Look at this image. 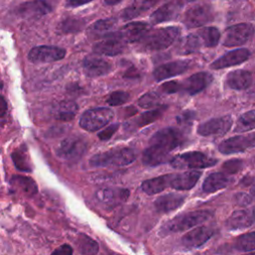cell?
I'll list each match as a JSON object with an SVG mask.
<instances>
[{
	"label": "cell",
	"mask_w": 255,
	"mask_h": 255,
	"mask_svg": "<svg viewBox=\"0 0 255 255\" xmlns=\"http://www.w3.org/2000/svg\"><path fill=\"white\" fill-rule=\"evenodd\" d=\"M118 128H119V124H113V125L109 126L108 128H106L105 129H103L102 131H100L98 133V136L102 140H107L115 134V132L118 130Z\"/></svg>",
	"instance_id": "7dc6e473"
},
{
	"label": "cell",
	"mask_w": 255,
	"mask_h": 255,
	"mask_svg": "<svg viewBox=\"0 0 255 255\" xmlns=\"http://www.w3.org/2000/svg\"><path fill=\"white\" fill-rule=\"evenodd\" d=\"M169 153L170 152H167L156 145L149 144V146L143 151L142 163L147 166L159 165L168 159Z\"/></svg>",
	"instance_id": "83f0119b"
},
{
	"label": "cell",
	"mask_w": 255,
	"mask_h": 255,
	"mask_svg": "<svg viewBox=\"0 0 255 255\" xmlns=\"http://www.w3.org/2000/svg\"><path fill=\"white\" fill-rule=\"evenodd\" d=\"M190 65L191 62L188 60H177L169 62L155 68V70L153 71V77L158 82L165 79H169L184 73L189 69Z\"/></svg>",
	"instance_id": "e0dca14e"
},
{
	"label": "cell",
	"mask_w": 255,
	"mask_h": 255,
	"mask_svg": "<svg viewBox=\"0 0 255 255\" xmlns=\"http://www.w3.org/2000/svg\"><path fill=\"white\" fill-rule=\"evenodd\" d=\"M73 253V248L68 245V244H64L62 246H60L58 249L53 251V254H58V255H70Z\"/></svg>",
	"instance_id": "c3c4849f"
},
{
	"label": "cell",
	"mask_w": 255,
	"mask_h": 255,
	"mask_svg": "<svg viewBox=\"0 0 255 255\" xmlns=\"http://www.w3.org/2000/svg\"><path fill=\"white\" fill-rule=\"evenodd\" d=\"M78 111V106L75 102L64 101L61 102L54 111V116L60 121H71L75 118Z\"/></svg>",
	"instance_id": "4dcf8cb0"
},
{
	"label": "cell",
	"mask_w": 255,
	"mask_h": 255,
	"mask_svg": "<svg viewBox=\"0 0 255 255\" xmlns=\"http://www.w3.org/2000/svg\"><path fill=\"white\" fill-rule=\"evenodd\" d=\"M126 49V42L119 37L117 32L104 35L102 41L93 46V51L99 55L117 56L122 54Z\"/></svg>",
	"instance_id": "7c38bea8"
},
{
	"label": "cell",
	"mask_w": 255,
	"mask_h": 255,
	"mask_svg": "<svg viewBox=\"0 0 255 255\" xmlns=\"http://www.w3.org/2000/svg\"><path fill=\"white\" fill-rule=\"evenodd\" d=\"M203 46L212 48L215 47L220 40V32L215 27H205L197 31Z\"/></svg>",
	"instance_id": "d6a6232c"
},
{
	"label": "cell",
	"mask_w": 255,
	"mask_h": 255,
	"mask_svg": "<svg viewBox=\"0 0 255 255\" xmlns=\"http://www.w3.org/2000/svg\"><path fill=\"white\" fill-rule=\"evenodd\" d=\"M230 182V178L227 174L222 172H213L210 173L202 184V189L206 193H212L219 189L225 188Z\"/></svg>",
	"instance_id": "f1b7e54d"
},
{
	"label": "cell",
	"mask_w": 255,
	"mask_h": 255,
	"mask_svg": "<svg viewBox=\"0 0 255 255\" xmlns=\"http://www.w3.org/2000/svg\"><path fill=\"white\" fill-rule=\"evenodd\" d=\"M217 163V159L201 151H189L173 156L169 164L174 168H205Z\"/></svg>",
	"instance_id": "5b68a950"
},
{
	"label": "cell",
	"mask_w": 255,
	"mask_h": 255,
	"mask_svg": "<svg viewBox=\"0 0 255 255\" xmlns=\"http://www.w3.org/2000/svg\"><path fill=\"white\" fill-rule=\"evenodd\" d=\"M254 128H255V110H251L242 114L238 118L235 124L234 131L245 132Z\"/></svg>",
	"instance_id": "d590c367"
},
{
	"label": "cell",
	"mask_w": 255,
	"mask_h": 255,
	"mask_svg": "<svg viewBox=\"0 0 255 255\" xmlns=\"http://www.w3.org/2000/svg\"><path fill=\"white\" fill-rule=\"evenodd\" d=\"M114 118V112L109 108H95L88 110L81 116L79 125L88 131H96L107 126Z\"/></svg>",
	"instance_id": "8992f818"
},
{
	"label": "cell",
	"mask_w": 255,
	"mask_h": 255,
	"mask_svg": "<svg viewBox=\"0 0 255 255\" xmlns=\"http://www.w3.org/2000/svg\"><path fill=\"white\" fill-rule=\"evenodd\" d=\"M255 147V131L246 135H236L221 141L218 150L223 154L244 152L248 148Z\"/></svg>",
	"instance_id": "30bf717a"
},
{
	"label": "cell",
	"mask_w": 255,
	"mask_h": 255,
	"mask_svg": "<svg viewBox=\"0 0 255 255\" xmlns=\"http://www.w3.org/2000/svg\"><path fill=\"white\" fill-rule=\"evenodd\" d=\"M201 176V172L198 170H187L181 173L171 174L170 187L176 190H188L191 189Z\"/></svg>",
	"instance_id": "cb8c5ba5"
},
{
	"label": "cell",
	"mask_w": 255,
	"mask_h": 255,
	"mask_svg": "<svg viewBox=\"0 0 255 255\" xmlns=\"http://www.w3.org/2000/svg\"><path fill=\"white\" fill-rule=\"evenodd\" d=\"M161 102L160 96L156 92H148L143 94L137 101L139 107L143 109H152L156 106H159Z\"/></svg>",
	"instance_id": "60d3db41"
},
{
	"label": "cell",
	"mask_w": 255,
	"mask_h": 255,
	"mask_svg": "<svg viewBox=\"0 0 255 255\" xmlns=\"http://www.w3.org/2000/svg\"><path fill=\"white\" fill-rule=\"evenodd\" d=\"M185 141V134L181 129L176 128H164L159 129L149 139L150 144L156 145L167 152L182 145Z\"/></svg>",
	"instance_id": "277c9868"
},
{
	"label": "cell",
	"mask_w": 255,
	"mask_h": 255,
	"mask_svg": "<svg viewBox=\"0 0 255 255\" xmlns=\"http://www.w3.org/2000/svg\"><path fill=\"white\" fill-rule=\"evenodd\" d=\"M166 109V107H162V108H155L151 111L145 112L143 114H141L138 118H136L134 125L137 128H141L144 127L150 123H153L154 121H156L163 113V111Z\"/></svg>",
	"instance_id": "74e56055"
},
{
	"label": "cell",
	"mask_w": 255,
	"mask_h": 255,
	"mask_svg": "<svg viewBox=\"0 0 255 255\" xmlns=\"http://www.w3.org/2000/svg\"><path fill=\"white\" fill-rule=\"evenodd\" d=\"M232 124L233 122L230 116L214 118L199 125L197 133L202 136H220L229 131Z\"/></svg>",
	"instance_id": "4fadbf2b"
},
{
	"label": "cell",
	"mask_w": 255,
	"mask_h": 255,
	"mask_svg": "<svg viewBox=\"0 0 255 255\" xmlns=\"http://www.w3.org/2000/svg\"><path fill=\"white\" fill-rule=\"evenodd\" d=\"M77 243L79 251L83 254H95L99 251L98 243L94 239L85 234H80Z\"/></svg>",
	"instance_id": "f35d334b"
},
{
	"label": "cell",
	"mask_w": 255,
	"mask_h": 255,
	"mask_svg": "<svg viewBox=\"0 0 255 255\" xmlns=\"http://www.w3.org/2000/svg\"><path fill=\"white\" fill-rule=\"evenodd\" d=\"M129 100V94L124 91L113 92L107 99V103L110 106H121L126 104Z\"/></svg>",
	"instance_id": "7bdbcfd3"
},
{
	"label": "cell",
	"mask_w": 255,
	"mask_h": 255,
	"mask_svg": "<svg viewBox=\"0 0 255 255\" xmlns=\"http://www.w3.org/2000/svg\"><path fill=\"white\" fill-rule=\"evenodd\" d=\"M160 88L166 94H174V93L181 91L182 86H181V83H179V82L170 81V82L164 83Z\"/></svg>",
	"instance_id": "bcb514c9"
},
{
	"label": "cell",
	"mask_w": 255,
	"mask_h": 255,
	"mask_svg": "<svg viewBox=\"0 0 255 255\" xmlns=\"http://www.w3.org/2000/svg\"><path fill=\"white\" fill-rule=\"evenodd\" d=\"M243 165H244L243 160H241L239 158H233V159L225 161L222 165V168L226 173L234 174V173H237L238 171H240L243 168Z\"/></svg>",
	"instance_id": "ee69618b"
},
{
	"label": "cell",
	"mask_w": 255,
	"mask_h": 255,
	"mask_svg": "<svg viewBox=\"0 0 255 255\" xmlns=\"http://www.w3.org/2000/svg\"><path fill=\"white\" fill-rule=\"evenodd\" d=\"M211 217V212L208 210H195L179 214L178 216L167 221L160 229V233L166 235L175 232L185 231L207 221Z\"/></svg>",
	"instance_id": "3957f363"
},
{
	"label": "cell",
	"mask_w": 255,
	"mask_h": 255,
	"mask_svg": "<svg viewBox=\"0 0 255 255\" xmlns=\"http://www.w3.org/2000/svg\"><path fill=\"white\" fill-rule=\"evenodd\" d=\"M172 1H175L177 2L178 4H180L181 6H183L185 3H189V2H193V1H196V0H172Z\"/></svg>",
	"instance_id": "11a10c76"
},
{
	"label": "cell",
	"mask_w": 255,
	"mask_h": 255,
	"mask_svg": "<svg viewBox=\"0 0 255 255\" xmlns=\"http://www.w3.org/2000/svg\"><path fill=\"white\" fill-rule=\"evenodd\" d=\"M249 57H250V52L248 49H245V48L235 49L230 52H227L226 54L222 55L221 57L213 61L210 64V68L213 70H219V69H224L231 66L239 65L247 61Z\"/></svg>",
	"instance_id": "2e32d148"
},
{
	"label": "cell",
	"mask_w": 255,
	"mask_h": 255,
	"mask_svg": "<svg viewBox=\"0 0 255 255\" xmlns=\"http://www.w3.org/2000/svg\"><path fill=\"white\" fill-rule=\"evenodd\" d=\"M84 25H85V21L83 19L73 17V18H67L63 20L59 28L63 33H75L82 30Z\"/></svg>",
	"instance_id": "ab89813d"
},
{
	"label": "cell",
	"mask_w": 255,
	"mask_h": 255,
	"mask_svg": "<svg viewBox=\"0 0 255 255\" xmlns=\"http://www.w3.org/2000/svg\"><path fill=\"white\" fill-rule=\"evenodd\" d=\"M117 20L115 18H108V19H101L97 22H95L92 26V31L95 34H103L107 33L108 31L112 30L114 26L116 25Z\"/></svg>",
	"instance_id": "b9f144b4"
},
{
	"label": "cell",
	"mask_w": 255,
	"mask_h": 255,
	"mask_svg": "<svg viewBox=\"0 0 255 255\" xmlns=\"http://www.w3.org/2000/svg\"><path fill=\"white\" fill-rule=\"evenodd\" d=\"M213 19V10L208 4H196L186 10L183 22L187 28L203 26Z\"/></svg>",
	"instance_id": "9c48e42d"
},
{
	"label": "cell",
	"mask_w": 255,
	"mask_h": 255,
	"mask_svg": "<svg viewBox=\"0 0 255 255\" xmlns=\"http://www.w3.org/2000/svg\"><path fill=\"white\" fill-rule=\"evenodd\" d=\"M225 83L232 90H245L252 83V74L246 70H235L226 76Z\"/></svg>",
	"instance_id": "4316f807"
},
{
	"label": "cell",
	"mask_w": 255,
	"mask_h": 255,
	"mask_svg": "<svg viewBox=\"0 0 255 255\" xmlns=\"http://www.w3.org/2000/svg\"><path fill=\"white\" fill-rule=\"evenodd\" d=\"M214 234V229L209 226H198L187 233H185L181 238V243L184 247L188 249L198 248L207 242L211 236Z\"/></svg>",
	"instance_id": "9a60e30c"
},
{
	"label": "cell",
	"mask_w": 255,
	"mask_h": 255,
	"mask_svg": "<svg viewBox=\"0 0 255 255\" xmlns=\"http://www.w3.org/2000/svg\"><path fill=\"white\" fill-rule=\"evenodd\" d=\"M234 246L241 252H250L255 250V231L248 232L237 237Z\"/></svg>",
	"instance_id": "8d00e7d4"
},
{
	"label": "cell",
	"mask_w": 255,
	"mask_h": 255,
	"mask_svg": "<svg viewBox=\"0 0 255 255\" xmlns=\"http://www.w3.org/2000/svg\"><path fill=\"white\" fill-rule=\"evenodd\" d=\"M252 211H253V214H254V217H255V207H254V209Z\"/></svg>",
	"instance_id": "6f0895ef"
},
{
	"label": "cell",
	"mask_w": 255,
	"mask_h": 255,
	"mask_svg": "<svg viewBox=\"0 0 255 255\" xmlns=\"http://www.w3.org/2000/svg\"><path fill=\"white\" fill-rule=\"evenodd\" d=\"M103 1H104V3L107 4V5H116V4L120 3V2L123 1V0H103Z\"/></svg>",
	"instance_id": "db71d44e"
},
{
	"label": "cell",
	"mask_w": 255,
	"mask_h": 255,
	"mask_svg": "<svg viewBox=\"0 0 255 255\" xmlns=\"http://www.w3.org/2000/svg\"><path fill=\"white\" fill-rule=\"evenodd\" d=\"M149 31V25L144 22H130L125 25L117 34L126 43L138 42Z\"/></svg>",
	"instance_id": "44dd1931"
},
{
	"label": "cell",
	"mask_w": 255,
	"mask_h": 255,
	"mask_svg": "<svg viewBox=\"0 0 255 255\" xmlns=\"http://www.w3.org/2000/svg\"><path fill=\"white\" fill-rule=\"evenodd\" d=\"M255 222L253 211L248 209H239L234 211L226 220L225 225L229 230L245 229L252 226Z\"/></svg>",
	"instance_id": "7402d4cb"
},
{
	"label": "cell",
	"mask_w": 255,
	"mask_h": 255,
	"mask_svg": "<svg viewBox=\"0 0 255 255\" xmlns=\"http://www.w3.org/2000/svg\"><path fill=\"white\" fill-rule=\"evenodd\" d=\"M180 34V29L175 26L149 30L139 41V46L145 51H159L172 45Z\"/></svg>",
	"instance_id": "6da1fadb"
},
{
	"label": "cell",
	"mask_w": 255,
	"mask_h": 255,
	"mask_svg": "<svg viewBox=\"0 0 255 255\" xmlns=\"http://www.w3.org/2000/svg\"><path fill=\"white\" fill-rule=\"evenodd\" d=\"M136 158L135 151L129 147L114 148L100 152L90 158V165L93 167L124 166L132 163Z\"/></svg>",
	"instance_id": "7a4b0ae2"
},
{
	"label": "cell",
	"mask_w": 255,
	"mask_h": 255,
	"mask_svg": "<svg viewBox=\"0 0 255 255\" xmlns=\"http://www.w3.org/2000/svg\"><path fill=\"white\" fill-rule=\"evenodd\" d=\"M12 159L15 164V166L26 172H30L32 170V165L28 156L27 147L25 144H22L20 147L15 149L12 153Z\"/></svg>",
	"instance_id": "1f68e13d"
},
{
	"label": "cell",
	"mask_w": 255,
	"mask_h": 255,
	"mask_svg": "<svg viewBox=\"0 0 255 255\" xmlns=\"http://www.w3.org/2000/svg\"><path fill=\"white\" fill-rule=\"evenodd\" d=\"M253 164H254V166H255V157H254V160H253Z\"/></svg>",
	"instance_id": "680465c9"
},
{
	"label": "cell",
	"mask_w": 255,
	"mask_h": 255,
	"mask_svg": "<svg viewBox=\"0 0 255 255\" xmlns=\"http://www.w3.org/2000/svg\"><path fill=\"white\" fill-rule=\"evenodd\" d=\"M185 196L178 193H168L159 196L154 201L155 209L160 213H167L178 208L184 202Z\"/></svg>",
	"instance_id": "484cf974"
},
{
	"label": "cell",
	"mask_w": 255,
	"mask_h": 255,
	"mask_svg": "<svg viewBox=\"0 0 255 255\" xmlns=\"http://www.w3.org/2000/svg\"><path fill=\"white\" fill-rule=\"evenodd\" d=\"M129 195V190L118 187H104L96 191L95 198L102 205L116 207L124 203Z\"/></svg>",
	"instance_id": "5bb4252c"
},
{
	"label": "cell",
	"mask_w": 255,
	"mask_h": 255,
	"mask_svg": "<svg viewBox=\"0 0 255 255\" xmlns=\"http://www.w3.org/2000/svg\"><path fill=\"white\" fill-rule=\"evenodd\" d=\"M87 141L78 135H73L65 138L56 148V154L59 158L74 162L80 159L86 152Z\"/></svg>",
	"instance_id": "52a82bcc"
},
{
	"label": "cell",
	"mask_w": 255,
	"mask_h": 255,
	"mask_svg": "<svg viewBox=\"0 0 255 255\" xmlns=\"http://www.w3.org/2000/svg\"><path fill=\"white\" fill-rule=\"evenodd\" d=\"M202 45H203L202 41L197 33L189 34L185 38H183V40L180 42L179 52L184 55L195 53L200 49Z\"/></svg>",
	"instance_id": "836d02e7"
},
{
	"label": "cell",
	"mask_w": 255,
	"mask_h": 255,
	"mask_svg": "<svg viewBox=\"0 0 255 255\" xmlns=\"http://www.w3.org/2000/svg\"><path fill=\"white\" fill-rule=\"evenodd\" d=\"M52 11V7L45 0H30L20 4L15 12L23 18H35L46 15Z\"/></svg>",
	"instance_id": "ac0fdd59"
},
{
	"label": "cell",
	"mask_w": 255,
	"mask_h": 255,
	"mask_svg": "<svg viewBox=\"0 0 255 255\" xmlns=\"http://www.w3.org/2000/svg\"><path fill=\"white\" fill-rule=\"evenodd\" d=\"M82 66L85 75L89 78H98L107 75L112 70V65L108 61L94 56L85 58Z\"/></svg>",
	"instance_id": "ffe728a7"
},
{
	"label": "cell",
	"mask_w": 255,
	"mask_h": 255,
	"mask_svg": "<svg viewBox=\"0 0 255 255\" xmlns=\"http://www.w3.org/2000/svg\"><path fill=\"white\" fill-rule=\"evenodd\" d=\"M252 199H253V198L251 197V195H248V194H246V193H239V194L236 195V200H237V202H238L240 205H242V206L248 205V204L251 202Z\"/></svg>",
	"instance_id": "681fc988"
},
{
	"label": "cell",
	"mask_w": 255,
	"mask_h": 255,
	"mask_svg": "<svg viewBox=\"0 0 255 255\" xmlns=\"http://www.w3.org/2000/svg\"><path fill=\"white\" fill-rule=\"evenodd\" d=\"M195 114L192 111H184L176 117V122L181 126H188L192 123Z\"/></svg>",
	"instance_id": "f6af8a7d"
},
{
	"label": "cell",
	"mask_w": 255,
	"mask_h": 255,
	"mask_svg": "<svg viewBox=\"0 0 255 255\" xmlns=\"http://www.w3.org/2000/svg\"><path fill=\"white\" fill-rule=\"evenodd\" d=\"M254 34V27L250 23H239L225 30L223 45L226 47H237L245 44Z\"/></svg>",
	"instance_id": "ba28073f"
},
{
	"label": "cell",
	"mask_w": 255,
	"mask_h": 255,
	"mask_svg": "<svg viewBox=\"0 0 255 255\" xmlns=\"http://www.w3.org/2000/svg\"><path fill=\"white\" fill-rule=\"evenodd\" d=\"M250 195L253 199H255V185L251 188V192H250Z\"/></svg>",
	"instance_id": "9f6ffc18"
},
{
	"label": "cell",
	"mask_w": 255,
	"mask_h": 255,
	"mask_svg": "<svg viewBox=\"0 0 255 255\" xmlns=\"http://www.w3.org/2000/svg\"><path fill=\"white\" fill-rule=\"evenodd\" d=\"M93 0H67L66 1V6L69 8H75V7H79L82 6L84 4L90 3Z\"/></svg>",
	"instance_id": "f907efd6"
},
{
	"label": "cell",
	"mask_w": 255,
	"mask_h": 255,
	"mask_svg": "<svg viewBox=\"0 0 255 255\" xmlns=\"http://www.w3.org/2000/svg\"><path fill=\"white\" fill-rule=\"evenodd\" d=\"M181 5L175 1L167 0V2L157 8L151 15H150V22L151 24H159L162 22L170 21L177 17L180 12Z\"/></svg>",
	"instance_id": "603a6c76"
},
{
	"label": "cell",
	"mask_w": 255,
	"mask_h": 255,
	"mask_svg": "<svg viewBox=\"0 0 255 255\" xmlns=\"http://www.w3.org/2000/svg\"><path fill=\"white\" fill-rule=\"evenodd\" d=\"M158 1L159 0H131L123 10L121 17L124 20H131L148 11L150 8L155 6Z\"/></svg>",
	"instance_id": "d4e9b609"
},
{
	"label": "cell",
	"mask_w": 255,
	"mask_h": 255,
	"mask_svg": "<svg viewBox=\"0 0 255 255\" xmlns=\"http://www.w3.org/2000/svg\"><path fill=\"white\" fill-rule=\"evenodd\" d=\"M138 77V73L136 71V69L134 68H131V69H128L127 70L126 74H125V78H132V79H135Z\"/></svg>",
	"instance_id": "816d5d0a"
},
{
	"label": "cell",
	"mask_w": 255,
	"mask_h": 255,
	"mask_svg": "<svg viewBox=\"0 0 255 255\" xmlns=\"http://www.w3.org/2000/svg\"><path fill=\"white\" fill-rule=\"evenodd\" d=\"M171 174H164L161 176L146 179L141 183V189L148 195H152L170 187Z\"/></svg>",
	"instance_id": "f546056e"
},
{
	"label": "cell",
	"mask_w": 255,
	"mask_h": 255,
	"mask_svg": "<svg viewBox=\"0 0 255 255\" xmlns=\"http://www.w3.org/2000/svg\"><path fill=\"white\" fill-rule=\"evenodd\" d=\"M11 183L15 187L19 188L25 194L34 195L37 192V185H36L35 181L28 176L14 175L11 178Z\"/></svg>",
	"instance_id": "e575fe53"
},
{
	"label": "cell",
	"mask_w": 255,
	"mask_h": 255,
	"mask_svg": "<svg viewBox=\"0 0 255 255\" xmlns=\"http://www.w3.org/2000/svg\"><path fill=\"white\" fill-rule=\"evenodd\" d=\"M213 81V76L208 72H199L188 77L183 83H181L182 89L186 94L193 96L205 88H207Z\"/></svg>",
	"instance_id": "d6986e66"
},
{
	"label": "cell",
	"mask_w": 255,
	"mask_h": 255,
	"mask_svg": "<svg viewBox=\"0 0 255 255\" xmlns=\"http://www.w3.org/2000/svg\"><path fill=\"white\" fill-rule=\"evenodd\" d=\"M6 107H7L6 101H5V99H4L3 97H1V110H0V112H1V118H3V116L5 115Z\"/></svg>",
	"instance_id": "f5cc1de1"
},
{
	"label": "cell",
	"mask_w": 255,
	"mask_h": 255,
	"mask_svg": "<svg viewBox=\"0 0 255 255\" xmlns=\"http://www.w3.org/2000/svg\"><path fill=\"white\" fill-rule=\"evenodd\" d=\"M66 56V50L57 46H37L30 50L28 59L35 64L51 63L64 59Z\"/></svg>",
	"instance_id": "8fae6325"
}]
</instances>
